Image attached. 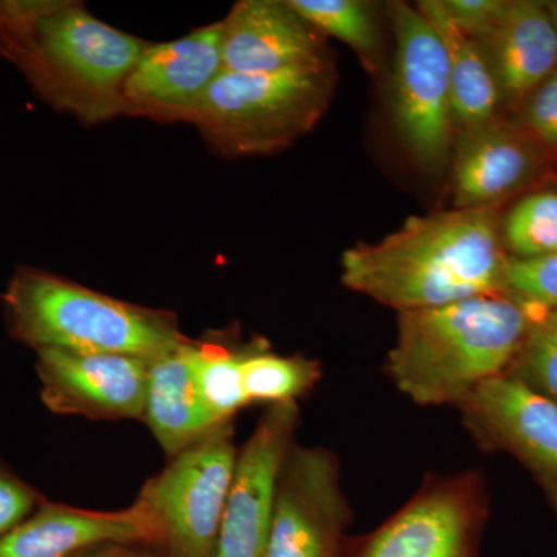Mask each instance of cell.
<instances>
[{"label": "cell", "instance_id": "1", "mask_svg": "<svg viewBox=\"0 0 557 557\" xmlns=\"http://www.w3.org/2000/svg\"><path fill=\"white\" fill-rule=\"evenodd\" d=\"M507 263L496 207L454 208L348 248L343 282L399 313L505 293Z\"/></svg>", "mask_w": 557, "mask_h": 557}, {"label": "cell", "instance_id": "2", "mask_svg": "<svg viewBox=\"0 0 557 557\" xmlns=\"http://www.w3.org/2000/svg\"><path fill=\"white\" fill-rule=\"evenodd\" d=\"M539 310L508 293L399 311L387 373L421 406H457L508 372Z\"/></svg>", "mask_w": 557, "mask_h": 557}, {"label": "cell", "instance_id": "3", "mask_svg": "<svg viewBox=\"0 0 557 557\" xmlns=\"http://www.w3.org/2000/svg\"><path fill=\"white\" fill-rule=\"evenodd\" d=\"M13 339L33 350L119 354L153 359L185 344L177 319L110 298L35 267H20L2 295Z\"/></svg>", "mask_w": 557, "mask_h": 557}, {"label": "cell", "instance_id": "4", "mask_svg": "<svg viewBox=\"0 0 557 557\" xmlns=\"http://www.w3.org/2000/svg\"><path fill=\"white\" fill-rule=\"evenodd\" d=\"M148 46L83 7L54 2L27 30L0 39V57L44 101L97 121L127 113L124 86Z\"/></svg>", "mask_w": 557, "mask_h": 557}, {"label": "cell", "instance_id": "5", "mask_svg": "<svg viewBox=\"0 0 557 557\" xmlns=\"http://www.w3.org/2000/svg\"><path fill=\"white\" fill-rule=\"evenodd\" d=\"M333 90L332 62L274 73L222 72L189 123L223 156L270 153L313 129Z\"/></svg>", "mask_w": 557, "mask_h": 557}, {"label": "cell", "instance_id": "6", "mask_svg": "<svg viewBox=\"0 0 557 557\" xmlns=\"http://www.w3.org/2000/svg\"><path fill=\"white\" fill-rule=\"evenodd\" d=\"M237 450L225 423L189 446L139 494L160 527L170 557H215Z\"/></svg>", "mask_w": 557, "mask_h": 557}, {"label": "cell", "instance_id": "7", "mask_svg": "<svg viewBox=\"0 0 557 557\" xmlns=\"http://www.w3.org/2000/svg\"><path fill=\"white\" fill-rule=\"evenodd\" d=\"M397 39L394 119L410 156L429 170L448 161L456 137L448 57L437 30L417 7L392 3Z\"/></svg>", "mask_w": 557, "mask_h": 557}, {"label": "cell", "instance_id": "8", "mask_svg": "<svg viewBox=\"0 0 557 557\" xmlns=\"http://www.w3.org/2000/svg\"><path fill=\"white\" fill-rule=\"evenodd\" d=\"M485 519V487L474 471L431 479L357 557H475Z\"/></svg>", "mask_w": 557, "mask_h": 557}, {"label": "cell", "instance_id": "9", "mask_svg": "<svg viewBox=\"0 0 557 557\" xmlns=\"http://www.w3.org/2000/svg\"><path fill=\"white\" fill-rule=\"evenodd\" d=\"M348 520L335 454L289 446L278 472L267 557H336Z\"/></svg>", "mask_w": 557, "mask_h": 557}, {"label": "cell", "instance_id": "10", "mask_svg": "<svg viewBox=\"0 0 557 557\" xmlns=\"http://www.w3.org/2000/svg\"><path fill=\"white\" fill-rule=\"evenodd\" d=\"M298 420L296 401L276 403L237 454L215 557H267L278 472Z\"/></svg>", "mask_w": 557, "mask_h": 557}, {"label": "cell", "instance_id": "11", "mask_svg": "<svg viewBox=\"0 0 557 557\" xmlns=\"http://www.w3.org/2000/svg\"><path fill=\"white\" fill-rule=\"evenodd\" d=\"M40 398L51 412L97 420L145 417L149 361L119 354L36 351Z\"/></svg>", "mask_w": 557, "mask_h": 557}, {"label": "cell", "instance_id": "12", "mask_svg": "<svg viewBox=\"0 0 557 557\" xmlns=\"http://www.w3.org/2000/svg\"><path fill=\"white\" fill-rule=\"evenodd\" d=\"M486 449L507 450L541 482L557 511V405L525 384L498 376L458 408Z\"/></svg>", "mask_w": 557, "mask_h": 557}, {"label": "cell", "instance_id": "13", "mask_svg": "<svg viewBox=\"0 0 557 557\" xmlns=\"http://www.w3.org/2000/svg\"><path fill=\"white\" fill-rule=\"evenodd\" d=\"M222 21L171 42L149 44L124 86L131 115L189 121L223 72Z\"/></svg>", "mask_w": 557, "mask_h": 557}, {"label": "cell", "instance_id": "14", "mask_svg": "<svg viewBox=\"0 0 557 557\" xmlns=\"http://www.w3.org/2000/svg\"><path fill=\"white\" fill-rule=\"evenodd\" d=\"M222 27L223 72L274 73L330 62L324 35L288 2L244 0Z\"/></svg>", "mask_w": 557, "mask_h": 557}, {"label": "cell", "instance_id": "15", "mask_svg": "<svg viewBox=\"0 0 557 557\" xmlns=\"http://www.w3.org/2000/svg\"><path fill=\"white\" fill-rule=\"evenodd\" d=\"M160 544V527L143 502L123 511H90L44 502L0 537V557H73L101 545Z\"/></svg>", "mask_w": 557, "mask_h": 557}, {"label": "cell", "instance_id": "16", "mask_svg": "<svg viewBox=\"0 0 557 557\" xmlns=\"http://www.w3.org/2000/svg\"><path fill=\"white\" fill-rule=\"evenodd\" d=\"M539 143L496 119L461 132L454 159V207L490 208L533 182L542 166Z\"/></svg>", "mask_w": 557, "mask_h": 557}, {"label": "cell", "instance_id": "17", "mask_svg": "<svg viewBox=\"0 0 557 557\" xmlns=\"http://www.w3.org/2000/svg\"><path fill=\"white\" fill-rule=\"evenodd\" d=\"M475 42L508 109L522 108L557 69V27L545 2L508 0L496 24Z\"/></svg>", "mask_w": 557, "mask_h": 557}, {"label": "cell", "instance_id": "18", "mask_svg": "<svg viewBox=\"0 0 557 557\" xmlns=\"http://www.w3.org/2000/svg\"><path fill=\"white\" fill-rule=\"evenodd\" d=\"M188 344L149 362L145 418L161 448L175 457L222 426L205 409L193 379Z\"/></svg>", "mask_w": 557, "mask_h": 557}, {"label": "cell", "instance_id": "19", "mask_svg": "<svg viewBox=\"0 0 557 557\" xmlns=\"http://www.w3.org/2000/svg\"><path fill=\"white\" fill-rule=\"evenodd\" d=\"M417 9L437 30L445 47L457 129H475L498 119L500 94L479 44L454 24L442 0H423Z\"/></svg>", "mask_w": 557, "mask_h": 557}, {"label": "cell", "instance_id": "20", "mask_svg": "<svg viewBox=\"0 0 557 557\" xmlns=\"http://www.w3.org/2000/svg\"><path fill=\"white\" fill-rule=\"evenodd\" d=\"M245 351H230L223 347L188 344V358L194 383L201 403L218 424L230 423L231 418L249 405L242 383Z\"/></svg>", "mask_w": 557, "mask_h": 557}, {"label": "cell", "instance_id": "21", "mask_svg": "<svg viewBox=\"0 0 557 557\" xmlns=\"http://www.w3.org/2000/svg\"><path fill=\"white\" fill-rule=\"evenodd\" d=\"M321 379V366L304 357H281L270 351L247 350L242 383L248 403L296 401Z\"/></svg>", "mask_w": 557, "mask_h": 557}, {"label": "cell", "instance_id": "22", "mask_svg": "<svg viewBox=\"0 0 557 557\" xmlns=\"http://www.w3.org/2000/svg\"><path fill=\"white\" fill-rule=\"evenodd\" d=\"M288 5L322 35L351 47L370 70L379 61V27L372 9L359 0H289Z\"/></svg>", "mask_w": 557, "mask_h": 557}, {"label": "cell", "instance_id": "23", "mask_svg": "<svg viewBox=\"0 0 557 557\" xmlns=\"http://www.w3.org/2000/svg\"><path fill=\"white\" fill-rule=\"evenodd\" d=\"M502 244L509 258L536 259L557 252V190L530 194L508 212Z\"/></svg>", "mask_w": 557, "mask_h": 557}, {"label": "cell", "instance_id": "24", "mask_svg": "<svg viewBox=\"0 0 557 557\" xmlns=\"http://www.w3.org/2000/svg\"><path fill=\"white\" fill-rule=\"evenodd\" d=\"M505 375L557 405V309L542 311L534 319Z\"/></svg>", "mask_w": 557, "mask_h": 557}, {"label": "cell", "instance_id": "25", "mask_svg": "<svg viewBox=\"0 0 557 557\" xmlns=\"http://www.w3.org/2000/svg\"><path fill=\"white\" fill-rule=\"evenodd\" d=\"M505 293L539 310H556L557 255L536 259H516L508 256Z\"/></svg>", "mask_w": 557, "mask_h": 557}, {"label": "cell", "instance_id": "26", "mask_svg": "<svg viewBox=\"0 0 557 557\" xmlns=\"http://www.w3.org/2000/svg\"><path fill=\"white\" fill-rule=\"evenodd\" d=\"M519 110L520 127L539 145L557 152V69Z\"/></svg>", "mask_w": 557, "mask_h": 557}, {"label": "cell", "instance_id": "27", "mask_svg": "<svg viewBox=\"0 0 557 557\" xmlns=\"http://www.w3.org/2000/svg\"><path fill=\"white\" fill-rule=\"evenodd\" d=\"M44 502L35 487L0 461V537L24 522Z\"/></svg>", "mask_w": 557, "mask_h": 557}, {"label": "cell", "instance_id": "28", "mask_svg": "<svg viewBox=\"0 0 557 557\" xmlns=\"http://www.w3.org/2000/svg\"><path fill=\"white\" fill-rule=\"evenodd\" d=\"M446 13L469 38L482 39L504 13L508 0H442Z\"/></svg>", "mask_w": 557, "mask_h": 557}, {"label": "cell", "instance_id": "29", "mask_svg": "<svg viewBox=\"0 0 557 557\" xmlns=\"http://www.w3.org/2000/svg\"><path fill=\"white\" fill-rule=\"evenodd\" d=\"M73 557H152L146 555V553L138 552V549L132 548V545H101V547H95L86 549V552L79 553V555Z\"/></svg>", "mask_w": 557, "mask_h": 557}, {"label": "cell", "instance_id": "30", "mask_svg": "<svg viewBox=\"0 0 557 557\" xmlns=\"http://www.w3.org/2000/svg\"><path fill=\"white\" fill-rule=\"evenodd\" d=\"M545 5H547L549 13H552L553 21H555L557 27V0L555 2H545Z\"/></svg>", "mask_w": 557, "mask_h": 557}, {"label": "cell", "instance_id": "31", "mask_svg": "<svg viewBox=\"0 0 557 557\" xmlns=\"http://www.w3.org/2000/svg\"><path fill=\"white\" fill-rule=\"evenodd\" d=\"M556 255H557V252H556Z\"/></svg>", "mask_w": 557, "mask_h": 557}]
</instances>
